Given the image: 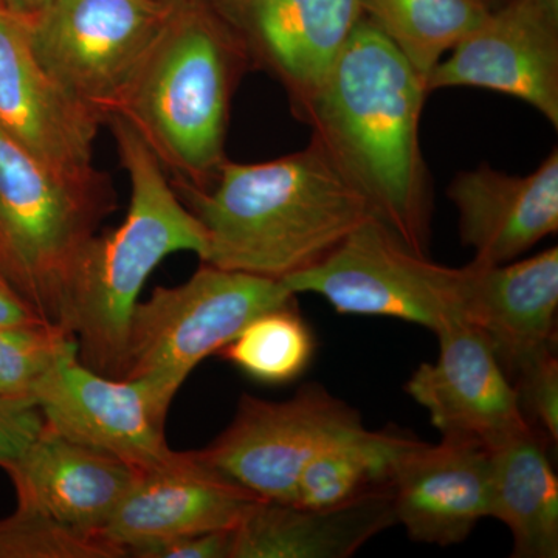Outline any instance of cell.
I'll list each match as a JSON object with an SVG mask.
<instances>
[{"label": "cell", "instance_id": "1", "mask_svg": "<svg viewBox=\"0 0 558 558\" xmlns=\"http://www.w3.org/2000/svg\"><path fill=\"white\" fill-rule=\"evenodd\" d=\"M428 92L409 61L362 16L300 119L384 220L427 255L432 191L418 126Z\"/></svg>", "mask_w": 558, "mask_h": 558}, {"label": "cell", "instance_id": "2", "mask_svg": "<svg viewBox=\"0 0 558 558\" xmlns=\"http://www.w3.org/2000/svg\"><path fill=\"white\" fill-rule=\"evenodd\" d=\"M171 185L207 236L201 263L279 281L314 267L374 216L315 140L260 163L227 159L205 190Z\"/></svg>", "mask_w": 558, "mask_h": 558}, {"label": "cell", "instance_id": "3", "mask_svg": "<svg viewBox=\"0 0 558 558\" xmlns=\"http://www.w3.org/2000/svg\"><path fill=\"white\" fill-rule=\"evenodd\" d=\"M247 69L244 47L209 0H175L109 117L138 135L171 183L208 189L227 160L231 101Z\"/></svg>", "mask_w": 558, "mask_h": 558}, {"label": "cell", "instance_id": "4", "mask_svg": "<svg viewBox=\"0 0 558 558\" xmlns=\"http://www.w3.org/2000/svg\"><path fill=\"white\" fill-rule=\"evenodd\" d=\"M105 124L130 179V208L116 230L95 234L81 252L70 279L65 325L83 365L121 379L132 314L150 274L172 253L204 259L207 236L138 135L116 116Z\"/></svg>", "mask_w": 558, "mask_h": 558}, {"label": "cell", "instance_id": "5", "mask_svg": "<svg viewBox=\"0 0 558 558\" xmlns=\"http://www.w3.org/2000/svg\"><path fill=\"white\" fill-rule=\"evenodd\" d=\"M113 209L106 172L61 174L0 128V279L43 322L69 330L73 269Z\"/></svg>", "mask_w": 558, "mask_h": 558}, {"label": "cell", "instance_id": "6", "mask_svg": "<svg viewBox=\"0 0 558 558\" xmlns=\"http://www.w3.org/2000/svg\"><path fill=\"white\" fill-rule=\"evenodd\" d=\"M279 279L202 263L175 288H156L132 314L121 379L142 380L170 410L194 368L218 354L252 319L296 303Z\"/></svg>", "mask_w": 558, "mask_h": 558}, {"label": "cell", "instance_id": "7", "mask_svg": "<svg viewBox=\"0 0 558 558\" xmlns=\"http://www.w3.org/2000/svg\"><path fill=\"white\" fill-rule=\"evenodd\" d=\"M282 282L295 295L317 293L339 314L398 318L436 333L464 322L470 267L433 263L371 216L325 259Z\"/></svg>", "mask_w": 558, "mask_h": 558}, {"label": "cell", "instance_id": "8", "mask_svg": "<svg viewBox=\"0 0 558 558\" xmlns=\"http://www.w3.org/2000/svg\"><path fill=\"white\" fill-rule=\"evenodd\" d=\"M175 0H49L27 16L36 58L65 95L106 123Z\"/></svg>", "mask_w": 558, "mask_h": 558}, {"label": "cell", "instance_id": "9", "mask_svg": "<svg viewBox=\"0 0 558 558\" xmlns=\"http://www.w3.org/2000/svg\"><path fill=\"white\" fill-rule=\"evenodd\" d=\"M362 425L357 411L318 384L282 402L244 395L229 427L194 453L260 499L293 502L312 459Z\"/></svg>", "mask_w": 558, "mask_h": 558}, {"label": "cell", "instance_id": "10", "mask_svg": "<svg viewBox=\"0 0 558 558\" xmlns=\"http://www.w3.org/2000/svg\"><path fill=\"white\" fill-rule=\"evenodd\" d=\"M33 400L47 427L58 435L135 470L160 468L178 453L165 435L168 411L145 381L102 376L80 362L78 349L47 371Z\"/></svg>", "mask_w": 558, "mask_h": 558}, {"label": "cell", "instance_id": "11", "mask_svg": "<svg viewBox=\"0 0 558 558\" xmlns=\"http://www.w3.org/2000/svg\"><path fill=\"white\" fill-rule=\"evenodd\" d=\"M427 92L478 87L527 102L558 128V0H501L438 62Z\"/></svg>", "mask_w": 558, "mask_h": 558}, {"label": "cell", "instance_id": "12", "mask_svg": "<svg viewBox=\"0 0 558 558\" xmlns=\"http://www.w3.org/2000/svg\"><path fill=\"white\" fill-rule=\"evenodd\" d=\"M250 68L281 84L300 117L362 20L360 0H209Z\"/></svg>", "mask_w": 558, "mask_h": 558}, {"label": "cell", "instance_id": "13", "mask_svg": "<svg viewBox=\"0 0 558 558\" xmlns=\"http://www.w3.org/2000/svg\"><path fill=\"white\" fill-rule=\"evenodd\" d=\"M258 499L194 451H178L168 464L137 470L98 538L131 557L170 539L233 531Z\"/></svg>", "mask_w": 558, "mask_h": 558}, {"label": "cell", "instance_id": "14", "mask_svg": "<svg viewBox=\"0 0 558 558\" xmlns=\"http://www.w3.org/2000/svg\"><path fill=\"white\" fill-rule=\"evenodd\" d=\"M436 336L438 359L422 363L405 389L428 411L442 438L495 449L532 427L512 381L478 330L453 322Z\"/></svg>", "mask_w": 558, "mask_h": 558}, {"label": "cell", "instance_id": "15", "mask_svg": "<svg viewBox=\"0 0 558 558\" xmlns=\"http://www.w3.org/2000/svg\"><path fill=\"white\" fill-rule=\"evenodd\" d=\"M100 126L40 65L27 16L0 7V128L51 170L86 178Z\"/></svg>", "mask_w": 558, "mask_h": 558}, {"label": "cell", "instance_id": "16", "mask_svg": "<svg viewBox=\"0 0 558 558\" xmlns=\"http://www.w3.org/2000/svg\"><path fill=\"white\" fill-rule=\"evenodd\" d=\"M462 319L487 341L510 381L556 352L558 250L506 264L472 260Z\"/></svg>", "mask_w": 558, "mask_h": 558}, {"label": "cell", "instance_id": "17", "mask_svg": "<svg viewBox=\"0 0 558 558\" xmlns=\"http://www.w3.org/2000/svg\"><path fill=\"white\" fill-rule=\"evenodd\" d=\"M391 494L396 520L414 542H465L492 515L490 449L472 440H421L400 462Z\"/></svg>", "mask_w": 558, "mask_h": 558}, {"label": "cell", "instance_id": "18", "mask_svg": "<svg viewBox=\"0 0 558 558\" xmlns=\"http://www.w3.org/2000/svg\"><path fill=\"white\" fill-rule=\"evenodd\" d=\"M5 472L17 508L97 542L137 475L126 462L65 439L47 425Z\"/></svg>", "mask_w": 558, "mask_h": 558}, {"label": "cell", "instance_id": "19", "mask_svg": "<svg viewBox=\"0 0 558 558\" xmlns=\"http://www.w3.org/2000/svg\"><path fill=\"white\" fill-rule=\"evenodd\" d=\"M459 213V233L475 263L519 259L558 230V150L526 175L487 165L458 174L447 190Z\"/></svg>", "mask_w": 558, "mask_h": 558}, {"label": "cell", "instance_id": "20", "mask_svg": "<svg viewBox=\"0 0 558 558\" xmlns=\"http://www.w3.org/2000/svg\"><path fill=\"white\" fill-rule=\"evenodd\" d=\"M396 523L391 490L333 508L258 499L233 529L230 558H347Z\"/></svg>", "mask_w": 558, "mask_h": 558}, {"label": "cell", "instance_id": "21", "mask_svg": "<svg viewBox=\"0 0 558 558\" xmlns=\"http://www.w3.org/2000/svg\"><path fill=\"white\" fill-rule=\"evenodd\" d=\"M549 444L531 427L490 449V517L508 526L515 558L558 557V480Z\"/></svg>", "mask_w": 558, "mask_h": 558}, {"label": "cell", "instance_id": "22", "mask_svg": "<svg viewBox=\"0 0 558 558\" xmlns=\"http://www.w3.org/2000/svg\"><path fill=\"white\" fill-rule=\"evenodd\" d=\"M418 442L398 429H352L306 465L293 505L333 508L391 490L400 462Z\"/></svg>", "mask_w": 558, "mask_h": 558}, {"label": "cell", "instance_id": "23", "mask_svg": "<svg viewBox=\"0 0 558 558\" xmlns=\"http://www.w3.org/2000/svg\"><path fill=\"white\" fill-rule=\"evenodd\" d=\"M368 20L422 80L486 17L488 0H360Z\"/></svg>", "mask_w": 558, "mask_h": 558}, {"label": "cell", "instance_id": "24", "mask_svg": "<svg viewBox=\"0 0 558 558\" xmlns=\"http://www.w3.org/2000/svg\"><path fill=\"white\" fill-rule=\"evenodd\" d=\"M314 352V333L293 303L252 319L218 354L252 379L281 385L299 379Z\"/></svg>", "mask_w": 558, "mask_h": 558}, {"label": "cell", "instance_id": "25", "mask_svg": "<svg viewBox=\"0 0 558 558\" xmlns=\"http://www.w3.org/2000/svg\"><path fill=\"white\" fill-rule=\"evenodd\" d=\"M73 349V333L49 323L0 328V398L35 402L38 381Z\"/></svg>", "mask_w": 558, "mask_h": 558}, {"label": "cell", "instance_id": "26", "mask_svg": "<svg viewBox=\"0 0 558 558\" xmlns=\"http://www.w3.org/2000/svg\"><path fill=\"white\" fill-rule=\"evenodd\" d=\"M120 550L81 537L32 510L0 520V558H121Z\"/></svg>", "mask_w": 558, "mask_h": 558}, {"label": "cell", "instance_id": "27", "mask_svg": "<svg viewBox=\"0 0 558 558\" xmlns=\"http://www.w3.org/2000/svg\"><path fill=\"white\" fill-rule=\"evenodd\" d=\"M529 424L558 442V360L556 352L537 360L512 381Z\"/></svg>", "mask_w": 558, "mask_h": 558}, {"label": "cell", "instance_id": "28", "mask_svg": "<svg viewBox=\"0 0 558 558\" xmlns=\"http://www.w3.org/2000/svg\"><path fill=\"white\" fill-rule=\"evenodd\" d=\"M46 421L35 402L0 398V468L9 469L43 432Z\"/></svg>", "mask_w": 558, "mask_h": 558}, {"label": "cell", "instance_id": "29", "mask_svg": "<svg viewBox=\"0 0 558 558\" xmlns=\"http://www.w3.org/2000/svg\"><path fill=\"white\" fill-rule=\"evenodd\" d=\"M233 531L189 535L135 550L137 558H230Z\"/></svg>", "mask_w": 558, "mask_h": 558}, {"label": "cell", "instance_id": "30", "mask_svg": "<svg viewBox=\"0 0 558 558\" xmlns=\"http://www.w3.org/2000/svg\"><path fill=\"white\" fill-rule=\"evenodd\" d=\"M33 323L46 322H43L16 293L0 279V328H5V326L33 325Z\"/></svg>", "mask_w": 558, "mask_h": 558}, {"label": "cell", "instance_id": "31", "mask_svg": "<svg viewBox=\"0 0 558 558\" xmlns=\"http://www.w3.org/2000/svg\"><path fill=\"white\" fill-rule=\"evenodd\" d=\"M47 2H49V0H5V7L7 9L16 11V13L31 16V14L43 9Z\"/></svg>", "mask_w": 558, "mask_h": 558}, {"label": "cell", "instance_id": "32", "mask_svg": "<svg viewBox=\"0 0 558 558\" xmlns=\"http://www.w3.org/2000/svg\"><path fill=\"white\" fill-rule=\"evenodd\" d=\"M0 7H5V0H0Z\"/></svg>", "mask_w": 558, "mask_h": 558}]
</instances>
